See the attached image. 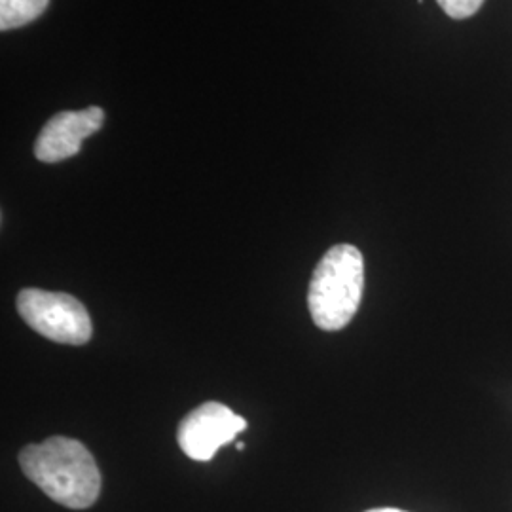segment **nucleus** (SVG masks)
Here are the masks:
<instances>
[{"mask_svg": "<svg viewBox=\"0 0 512 512\" xmlns=\"http://www.w3.org/2000/svg\"><path fill=\"white\" fill-rule=\"evenodd\" d=\"M366 512H406V511H401V509H372V511H366Z\"/></svg>", "mask_w": 512, "mask_h": 512, "instance_id": "8", "label": "nucleus"}, {"mask_svg": "<svg viewBox=\"0 0 512 512\" xmlns=\"http://www.w3.org/2000/svg\"><path fill=\"white\" fill-rule=\"evenodd\" d=\"M23 475L74 511L90 509L101 494V473L92 452L78 440L52 437L29 444L19 454Z\"/></svg>", "mask_w": 512, "mask_h": 512, "instance_id": "1", "label": "nucleus"}, {"mask_svg": "<svg viewBox=\"0 0 512 512\" xmlns=\"http://www.w3.org/2000/svg\"><path fill=\"white\" fill-rule=\"evenodd\" d=\"M236 448H238L239 452H243V450H245V444H243V442H238V444H236Z\"/></svg>", "mask_w": 512, "mask_h": 512, "instance_id": "9", "label": "nucleus"}, {"mask_svg": "<svg viewBox=\"0 0 512 512\" xmlns=\"http://www.w3.org/2000/svg\"><path fill=\"white\" fill-rule=\"evenodd\" d=\"M50 0H0V31L18 29L44 14Z\"/></svg>", "mask_w": 512, "mask_h": 512, "instance_id": "6", "label": "nucleus"}, {"mask_svg": "<svg viewBox=\"0 0 512 512\" xmlns=\"http://www.w3.org/2000/svg\"><path fill=\"white\" fill-rule=\"evenodd\" d=\"M105 124V110L88 107L84 110H65L52 116L40 131L35 143V156L44 164H57L73 158L84 139L92 137Z\"/></svg>", "mask_w": 512, "mask_h": 512, "instance_id": "5", "label": "nucleus"}, {"mask_svg": "<svg viewBox=\"0 0 512 512\" xmlns=\"http://www.w3.org/2000/svg\"><path fill=\"white\" fill-rule=\"evenodd\" d=\"M444 14L452 19L473 18L486 0H437Z\"/></svg>", "mask_w": 512, "mask_h": 512, "instance_id": "7", "label": "nucleus"}, {"mask_svg": "<svg viewBox=\"0 0 512 512\" xmlns=\"http://www.w3.org/2000/svg\"><path fill=\"white\" fill-rule=\"evenodd\" d=\"M18 311L31 329L57 344L84 346L92 338L90 313L71 294L23 289L18 294Z\"/></svg>", "mask_w": 512, "mask_h": 512, "instance_id": "3", "label": "nucleus"}, {"mask_svg": "<svg viewBox=\"0 0 512 512\" xmlns=\"http://www.w3.org/2000/svg\"><path fill=\"white\" fill-rule=\"evenodd\" d=\"M247 429V420L220 403L194 408L179 425L177 440L184 454L194 461H211L222 446Z\"/></svg>", "mask_w": 512, "mask_h": 512, "instance_id": "4", "label": "nucleus"}, {"mask_svg": "<svg viewBox=\"0 0 512 512\" xmlns=\"http://www.w3.org/2000/svg\"><path fill=\"white\" fill-rule=\"evenodd\" d=\"M365 289V260L357 247L340 243L329 249L311 275L308 308L319 329L348 327Z\"/></svg>", "mask_w": 512, "mask_h": 512, "instance_id": "2", "label": "nucleus"}]
</instances>
